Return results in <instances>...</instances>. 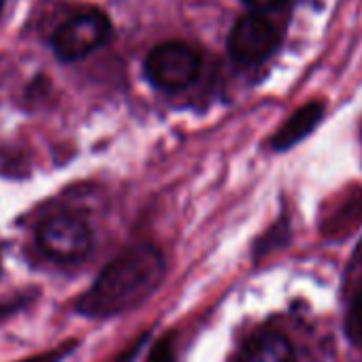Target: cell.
<instances>
[{
  "mask_svg": "<svg viewBox=\"0 0 362 362\" xmlns=\"http://www.w3.org/2000/svg\"><path fill=\"white\" fill-rule=\"evenodd\" d=\"M164 258L151 245L119 254L79 298L77 309L88 317H113L145 303L164 279Z\"/></svg>",
  "mask_w": 362,
  "mask_h": 362,
  "instance_id": "obj_1",
  "label": "cell"
},
{
  "mask_svg": "<svg viewBox=\"0 0 362 362\" xmlns=\"http://www.w3.org/2000/svg\"><path fill=\"white\" fill-rule=\"evenodd\" d=\"M201 69L199 54L179 41H168L153 47L145 60V75L151 86L164 92H179L188 88Z\"/></svg>",
  "mask_w": 362,
  "mask_h": 362,
  "instance_id": "obj_2",
  "label": "cell"
},
{
  "mask_svg": "<svg viewBox=\"0 0 362 362\" xmlns=\"http://www.w3.org/2000/svg\"><path fill=\"white\" fill-rule=\"evenodd\" d=\"M111 37L109 18L96 9L81 11L69 18L52 37L56 56L64 62L81 60L103 47Z\"/></svg>",
  "mask_w": 362,
  "mask_h": 362,
  "instance_id": "obj_3",
  "label": "cell"
},
{
  "mask_svg": "<svg viewBox=\"0 0 362 362\" xmlns=\"http://www.w3.org/2000/svg\"><path fill=\"white\" fill-rule=\"evenodd\" d=\"M277 26L262 13L243 16L230 30L228 54L241 66H256L269 60L279 47Z\"/></svg>",
  "mask_w": 362,
  "mask_h": 362,
  "instance_id": "obj_4",
  "label": "cell"
},
{
  "mask_svg": "<svg viewBox=\"0 0 362 362\" xmlns=\"http://www.w3.org/2000/svg\"><path fill=\"white\" fill-rule=\"evenodd\" d=\"M39 245L58 262H77L92 250V230L81 218L54 216L41 224Z\"/></svg>",
  "mask_w": 362,
  "mask_h": 362,
  "instance_id": "obj_5",
  "label": "cell"
},
{
  "mask_svg": "<svg viewBox=\"0 0 362 362\" xmlns=\"http://www.w3.org/2000/svg\"><path fill=\"white\" fill-rule=\"evenodd\" d=\"M239 362H296V354L284 334L260 330L245 341Z\"/></svg>",
  "mask_w": 362,
  "mask_h": 362,
  "instance_id": "obj_6",
  "label": "cell"
},
{
  "mask_svg": "<svg viewBox=\"0 0 362 362\" xmlns=\"http://www.w3.org/2000/svg\"><path fill=\"white\" fill-rule=\"evenodd\" d=\"M322 117H324V105L322 103H307L296 113H292L286 119V124L273 134V139H271L273 149H277V151L290 149L292 145L303 141L307 134H311L315 130V126L322 122Z\"/></svg>",
  "mask_w": 362,
  "mask_h": 362,
  "instance_id": "obj_7",
  "label": "cell"
},
{
  "mask_svg": "<svg viewBox=\"0 0 362 362\" xmlns=\"http://www.w3.org/2000/svg\"><path fill=\"white\" fill-rule=\"evenodd\" d=\"M345 332L354 345L362 347V288H358V292L349 303L347 317H345Z\"/></svg>",
  "mask_w": 362,
  "mask_h": 362,
  "instance_id": "obj_8",
  "label": "cell"
},
{
  "mask_svg": "<svg viewBox=\"0 0 362 362\" xmlns=\"http://www.w3.org/2000/svg\"><path fill=\"white\" fill-rule=\"evenodd\" d=\"M149 362H175V358H173V343H170V339H162V341L156 345L153 354L149 356Z\"/></svg>",
  "mask_w": 362,
  "mask_h": 362,
  "instance_id": "obj_9",
  "label": "cell"
},
{
  "mask_svg": "<svg viewBox=\"0 0 362 362\" xmlns=\"http://www.w3.org/2000/svg\"><path fill=\"white\" fill-rule=\"evenodd\" d=\"M245 3L254 9V11H258V13H262V11H273V9H279L281 5H286L288 0H245Z\"/></svg>",
  "mask_w": 362,
  "mask_h": 362,
  "instance_id": "obj_10",
  "label": "cell"
},
{
  "mask_svg": "<svg viewBox=\"0 0 362 362\" xmlns=\"http://www.w3.org/2000/svg\"><path fill=\"white\" fill-rule=\"evenodd\" d=\"M66 351H62V349H56V354H49V356H41V358H35L33 362H58L62 356H64Z\"/></svg>",
  "mask_w": 362,
  "mask_h": 362,
  "instance_id": "obj_11",
  "label": "cell"
},
{
  "mask_svg": "<svg viewBox=\"0 0 362 362\" xmlns=\"http://www.w3.org/2000/svg\"><path fill=\"white\" fill-rule=\"evenodd\" d=\"M354 262H356V264H362V241H360V243H358V247H356Z\"/></svg>",
  "mask_w": 362,
  "mask_h": 362,
  "instance_id": "obj_12",
  "label": "cell"
},
{
  "mask_svg": "<svg viewBox=\"0 0 362 362\" xmlns=\"http://www.w3.org/2000/svg\"><path fill=\"white\" fill-rule=\"evenodd\" d=\"M3 3H5V0H0V11H3Z\"/></svg>",
  "mask_w": 362,
  "mask_h": 362,
  "instance_id": "obj_13",
  "label": "cell"
},
{
  "mask_svg": "<svg viewBox=\"0 0 362 362\" xmlns=\"http://www.w3.org/2000/svg\"><path fill=\"white\" fill-rule=\"evenodd\" d=\"M360 136H362V130H360Z\"/></svg>",
  "mask_w": 362,
  "mask_h": 362,
  "instance_id": "obj_14",
  "label": "cell"
}]
</instances>
